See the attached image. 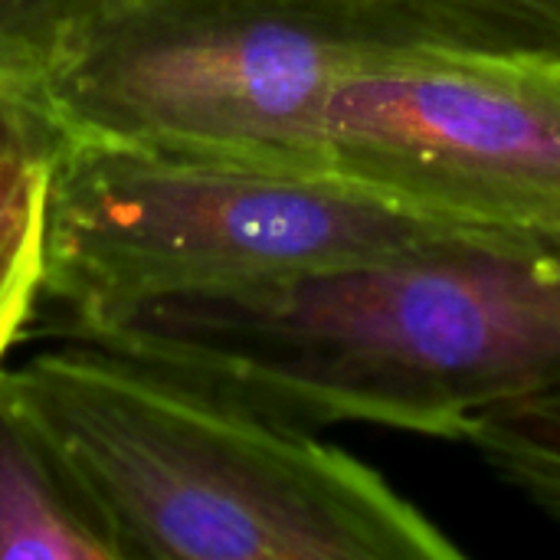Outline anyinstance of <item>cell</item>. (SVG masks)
<instances>
[{"mask_svg":"<svg viewBox=\"0 0 560 560\" xmlns=\"http://www.w3.org/2000/svg\"><path fill=\"white\" fill-rule=\"evenodd\" d=\"M269 423H371L463 443L489 410L560 394V226H486L308 276L59 315Z\"/></svg>","mask_w":560,"mask_h":560,"instance_id":"obj_1","label":"cell"},{"mask_svg":"<svg viewBox=\"0 0 560 560\" xmlns=\"http://www.w3.org/2000/svg\"><path fill=\"white\" fill-rule=\"evenodd\" d=\"M125 560H456L381 472L144 354L66 335L0 371Z\"/></svg>","mask_w":560,"mask_h":560,"instance_id":"obj_2","label":"cell"},{"mask_svg":"<svg viewBox=\"0 0 560 560\" xmlns=\"http://www.w3.org/2000/svg\"><path fill=\"white\" fill-rule=\"evenodd\" d=\"M512 226L427 210L338 174L66 138L46 177L43 299L59 315L289 279Z\"/></svg>","mask_w":560,"mask_h":560,"instance_id":"obj_3","label":"cell"},{"mask_svg":"<svg viewBox=\"0 0 560 560\" xmlns=\"http://www.w3.org/2000/svg\"><path fill=\"white\" fill-rule=\"evenodd\" d=\"M364 59L279 0H108L39 102L66 138L328 174L325 108Z\"/></svg>","mask_w":560,"mask_h":560,"instance_id":"obj_4","label":"cell"},{"mask_svg":"<svg viewBox=\"0 0 560 560\" xmlns=\"http://www.w3.org/2000/svg\"><path fill=\"white\" fill-rule=\"evenodd\" d=\"M325 171L453 217L560 226V66L390 52L325 108Z\"/></svg>","mask_w":560,"mask_h":560,"instance_id":"obj_5","label":"cell"},{"mask_svg":"<svg viewBox=\"0 0 560 560\" xmlns=\"http://www.w3.org/2000/svg\"><path fill=\"white\" fill-rule=\"evenodd\" d=\"M371 52L560 66V0H279Z\"/></svg>","mask_w":560,"mask_h":560,"instance_id":"obj_6","label":"cell"},{"mask_svg":"<svg viewBox=\"0 0 560 560\" xmlns=\"http://www.w3.org/2000/svg\"><path fill=\"white\" fill-rule=\"evenodd\" d=\"M0 560H125L82 479L3 384Z\"/></svg>","mask_w":560,"mask_h":560,"instance_id":"obj_7","label":"cell"},{"mask_svg":"<svg viewBox=\"0 0 560 560\" xmlns=\"http://www.w3.org/2000/svg\"><path fill=\"white\" fill-rule=\"evenodd\" d=\"M49 161L0 158V371L43 302Z\"/></svg>","mask_w":560,"mask_h":560,"instance_id":"obj_8","label":"cell"},{"mask_svg":"<svg viewBox=\"0 0 560 560\" xmlns=\"http://www.w3.org/2000/svg\"><path fill=\"white\" fill-rule=\"evenodd\" d=\"M463 443L509 489L560 525V394L476 417Z\"/></svg>","mask_w":560,"mask_h":560,"instance_id":"obj_9","label":"cell"},{"mask_svg":"<svg viewBox=\"0 0 560 560\" xmlns=\"http://www.w3.org/2000/svg\"><path fill=\"white\" fill-rule=\"evenodd\" d=\"M108 0H0V85L36 95Z\"/></svg>","mask_w":560,"mask_h":560,"instance_id":"obj_10","label":"cell"},{"mask_svg":"<svg viewBox=\"0 0 560 560\" xmlns=\"http://www.w3.org/2000/svg\"><path fill=\"white\" fill-rule=\"evenodd\" d=\"M62 144L66 131L36 95L0 85V158L23 154L52 161Z\"/></svg>","mask_w":560,"mask_h":560,"instance_id":"obj_11","label":"cell"}]
</instances>
